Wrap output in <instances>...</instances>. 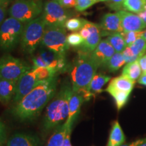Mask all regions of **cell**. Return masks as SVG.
Segmentation results:
<instances>
[{"mask_svg":"<svg viewBox=\"0 0 146 146\" xmlns=\"http://www.w3.org/2000/svg\"><path fill=\"white\" fill-rule=\"evenodd\" d=\"M146 52V40L143 37L139 38L133 44L128 45L122 52L126 64L138 60Z\"/></svg>","mask_w":146,"mask_h":146,"instance_id":"16","label":"cell"},{"mask_svg":"<svg viewBox=\"0 0 146 146\" xmlns=\"http://www.w3.org/2000/svg\"><path fill=\"white\" fill-rule=\"evenodd\" d=\"M58 2L65 8H75L76 5V0H60Z\"/></svg>","mask_w":146,"mask_h":146,"instance_id":"35","label":"cell"},{"mask_svg":"<svg viewBox=\"0 0 146 146\" xmlns=\"http://www.w3.org/2000/svg\"><path fill=\"white\" fill-rule=\"evenodd\" d=\"M106 91H107L108 94L112 96L115 100V103H116V107H117L118 110H120V109L123 108L125 106L126 104L127 103L128 100H129V96H130V93L125 92V91L115 90L112 89H106Z\"/></svg>","mask_w":146,"mask_h":146,"instance_id":"25","label":"cell"},{"mask_svg":"<svg viewBox=\"0 0 146 146\" xmlns=\"http://www.w3.org/2000/svg\"><path fill=\"white\" fill-rule=\"evenodd\" d=\"M2 146H5V145H2Z\"/></svg>","mask_w":146,"mask_h":146,"instance_id":"47","label":"cell"},{"mask_svg":"<svg viewBox=\"0 0 146 146\" xmlns=\"http://www.w3.org/2000/svg\"><path fill=\"white\" fill-rule=\"evenodd\" d=\"M56 1H60V0H56Z\"/></svg>","mask_w":146,"mask_h":146,"instance_id":"46","label":"cell"},{"mask_svg":"<svg viewBox=\"0 0 146 146\" xmlns=\"http://www.w3.org/2000/svg\"><path fill=\"white\" fill-rule=\"evenodd\" d=\"M98 3L97 0H76L75 9L78 12H83Z\"/></svg>","mask_w":146,"mask_h":146,"instance_id":"32","label":"cell"},{"mask_svg":"<svg viewBox=\"0 0 146 146\" xmlns=\"http://www.w3.org/2000/svg\"><path fill=\"white\" fill-rule=\"evenodd\" d=\"M143 31H131L128 33H122L127 45L133 44L135 41L143 36Z\"/></svg>","mask_w":146,"mask_h":146,"instance_id":"30","label":"cell"},{"mask_svg":"<svg viewBox=\"0 0 146 146\" xmlns=\"http://www.w3.org/2000/svg\"><path fill=\"white\" fill-rule=\"evenodd\" d=\"M121 17V25L123 33L142 31L146 28V25L137 14L126 10L118 11Z\"/></svg>","mask_w":146,"mask_h":146,"instance_id":"13","label":"cell"},{"mask_svg":"<svg viewBox=\"0 0 146 146\" xmlns=\"http://www.w3.org/2000/svg\"><path fill=\"white\" fill-rule=\"evenodd\" d=\"M84 20L82 18H72L69 19L66 22L65 28L70 31L76 32L77 31H80L83 27L84 24Z\"/></svg>","mask_w":146,"mask_h":146,"instance_id":"29","label":"cell"},{"mask_svg":"<svg viewBox=\"0 0 146 146\" xmlns=\"http://www.w3.org/2000/svg\"><path fill=\"white\" fill-rule=\"evenodd\" d=\"M57 76L42 82L15 104L12 114L21 120H31L36 118L56 94Z\"/></svg>","mask_w":146,"mask_h":146,"instance_id":"1","label":"cell"},{"mask_svg":"<svg viewBox=\"0 0 146 146\" xmlns=\"http://www.w3.org/2000/svg\"><path fill=\"white\" fill-rule=\"evenodd\" d=\"M83 39L79 33L74 32L67 36V43L70 46L81 47L83 43Z\"/></svg>","mask_w":146,"mask_h":146,"instance_id":"31","label":"cell"},{"mask_svg":"<svg viewBox=\"0 0 146 146\" xmlns=\"http://www.w3.org/2000/svg\"><path fill=\"white\" fill-rule=\"evenodd\" d=\"M106 40L114 49L115 52L122 53L127 47L123 34L120 33H113L108 36Z\"/></svg>","mask_w":146,"mask_h":146,"instance_id":"26","label":"cell"},{"mask_svg":"<svg viewBox=\"0 0 146 146\" xmlns=\"http://www.w3.org/2000/svg\"><path fill=\"white\" fill-rule=\"evenodd\" d=\"M11 1H12V0H0V7L7 8Z\"/></svg>","mask_w":146,"mask_h":146,"instance_id":"42","label":"cell"},{"mask_svg":"<svg viewBox=\"0 0 146 146\" xmlns=\"http://www.w3.org/2000/svg\"><path fill=\"white\" fill-rule=\"evenodd\" d=\"M141 74V69L138 60L133 62L127 63L125 66L122 72V75L133 81L138 80Z\"/></svg>","mask_w":146,"mask_h":146,"instance_id":"24","label":"cell"},{"mask_svg":"<svg viewBox=\"0 0 146 146\" xmlns=\"http://www.w3.org/2000/svg\"><path fill=\"white\" fill-rule=\"evenodd\" d=\"M32 68L23 60L5 54L0 58V78L17 83L22 76Z\"/></svg>","mask_w":146,"mask_h":146,"instance_id":"7","label":"cell"},{"mask_svg":"<svg viewBox=\"0 0 146 146\" xmlns=\"http://www.w3.org/2000/svg\"><path fill=\"white\" fill-rule=\"evenodd\" d=\"M38 55L46 64L47 68L53 71L57 75L59 73L64 72L66 70V55L60 54L43 47L40 49Z\"/></svg>","mask_w":146,"mask_h":146,"instance_id":"11","label":"cell"},{"mask_svg":"<svg viewBox=\"0 0 146 146\" xmlns=\"http://www.w3.org/2000/svg\"><path fill=\"white\" fill-rule=\"evenodd\" d=\"M84 24L89 28L90 31V34L88 37L83 41L80 50L87 53H91L102 41L101 37L102 35L101 29H100V25L87 21L86 20L84 21Z\"/></svg>","mask_w":146,"mask_h":146,"instance_id":"14","label":"cell"},{"mask_svg":"<svg viewBox=\"0 0 146 146\" xmlns=\"http://www.w3.org/2000/svg\"><path fill=\"white\" fill-rule=\"evenodd\" d=\"M110 79L111 77L109 76L103 74H96L89 85V91L93 96L102 93L104 86L110 81Z\"/></svg>","mask_w":146,"mask_h":146,"instance_id":"23","label":"cell"},{"mask_svg":"<svg viewBox=\"0 0 146 146\" xmlns=\"http://www.w3.org/2000/svg\"><path fill=\"white\" fill-rule=\"evenodd\" d=\"M116 52L106 39L102 40L95 50L91 53V56L97 64L100 66H106L107 63Z\"/></svg>","mask_w":146,"mask_h":146,"instance_id":"15","label":"cell"},{"mask_svg":"<svg viewBox=\"0 0 146 146\" xmlns=\"http://www.w3.org/2000/svg\"><path fill=\"white\" fill-rule=\"evenodd\" d=\"M41 45L42 47L58 54L66 55V53L70 48V45L67 43L66 31L65 28L47 27Z\"/></svg>","mask_w":146,"mask_h":146,"instance_id":"8","label":"cell"},{"mask_svg":"<svg viewBox=\"0 0 146 146\" xmlns=\"http://www.w3.org/2000/svg\"><path fill=\"white\" fill-rule=\"evenodd\" d=\"M7 14V8L0 7V27L5 20V16Z\"/></svg>","mask_w":146,"mask_h":146,"instance_id":"38","label":"cell"},{"mask_svg":"<svg viewBox=\"0 0 146 146\" xmlns=\"http://www.w3.org/2000/svg\"><path fill=\"white\" fill-rule=\"evenodd\" d=\"M17 83L0 78V102L6 104L14 99Z\"/></svg>","mask_w":146,"mask_h":146,"instance_id":"19","label":"cell"},{"mask_svg":"<svg viewBox=\"0 0 146 146\" xmlns=\"http://www.w3.org/2000/svg\"><path fill=\"white\" fill-rule=\"evenodd\" d=\"M144 139H139L136 141H133L131 143H128V144H124V145H122L120 146H138L140 143H141L143 142Z\"/></svg>","mask_w":146,"mask_h":146,"instance_id":"40","label":"cell"},{"mask_svg":"<svg viewBox=\"0 0 146 146\" xmlns=\"http://www.w3.org/2000/svg\"><path fill=\"white\" fill-rule=\"evenodd\" d=\"M41 0H16L8 10L10 17L26 24L41 16L43 11Z\"/></svg>","mask_w":146,"mask_h":146,"instance_id":"5","label":"cell"},{"mask_svg":"<svg viewBox=\"0 0 146 146\" xmlns=\"http://www.w3.org/2000/svg\"><path fill=\"white\" fill-rule=\"evenodd\" d=\"M126 64L122 53L116 52L110 59L106 66L110 72H116Z\"/></svg>","mask_w":146,"mask_h":146,"instance_id":"28","label":"cell"},{"mask_svg":"<svg viewBox=\"0 0 146 146\" xmlns=\"http://www.w3.org/2000/svg\"><path fill=\"white\" fill-rule=\"evenodd\" d=\"M100 27L101 29L102 35L108 36L116 33H123L119 12L105 14L102 18Z\"/></svg>","mask_w":146,"mask_h":146,"instance_id":"12","label":"cell"},{"mask_svg":"<svg viewBox=\"0 0 146 146\" xmlns=\"http://www.w3.org/2000/svg\"><path fill=\"white\" fill-rule=\"evenodd\" d=\"M135 85V82L129 79L123 75L114 78L110 82L108 89H112L115 90L131 93Z\"/></svg>","mask_w":146,"mask_h":146,"instance_id":"21","label":"cell"},{"mask_svg":"<svg viewBox=\"0 0 146 146\" xmlns=\"http://www.w3.org/2000/svg\"><path fill=\"white\" fill-rule=\"evenodd\" d=\"M145 5L146 0H125L123 9L124 10L138 14L143 10Z\"/></svg>","mask_w":146,"mask_h":146,"instance_id":"27","label":"cell"},{"mask_svg":"<svg viewBox=\"0 0 146 146\" xmlns=\"http://www.w3.org/2000/svg\"><path fill=\"white\" fill-rule=\"evenodd\" d=\"M25 24L12 17L5 18L0 27V50L10 51L21 42Z\"/></svg>","mask_w":146,"mask_h":146,"instance_id":"6","label":"cell"},{"mask_svg":"<svg viewBox=\"0 0 146 146\" xmlns=\"http://www.w3.org/2000/svg\"><path fill=\"white\" fill-rule=\"evenodd\" d=\"M7 140L8 138H7L6 127L4 123L0 119V146L4 145Z\"/></svg>","mask_w":146,"mask_h":146,"instance_id":"33","label":"cell"},{"mask_svg":"<svg viewBox=\"0 0 146 146\" xmlns=\"http://www.w3.org/2000/svg\"><path fill=\"white\" fill-rule=\"evenodd\" d=\"M70 126L72 127V125H69L65 121L62 125L56 128V131L49 139L46 146H62Z\"/></svg>","mask_w":146,"mask_h":146,"instance_id":"22","label":"cell"},{"mask_svg":"<svg viewBox=\"0 0 146 146\" xmlns=\"http://www.w3.org/2000/svg\"><path fill=\"white\" fill-rule=\"evenodd\" d=\"M142 37L143 38V39H145L146 40V28L145 29V30L143 31V36Z\"/></svg>","mask_w":146,"mask_h":146,"instance_id":"44","label":"cell"},{"mask_svg":"<svg viewBox=\"0 0 146 146\" xmlns=\"http://www.w3.org/2000/svg\"><path fill=\"white\" fill-rule=\"evenodd\" d=\"M138 146H146V138L144 139L143 142L141 143H140Z\"/></svg>","mask_w":146,"mask_h":146,"instance_id":"43","label":"cell"},{"mask_svg":"<svg viewBox=\"0 0 146 146\" xmlns=\"http://www.w3.org/2000/svg\"><path fill=\"white\" fill-rule=\"evenodd\" d=\"M139 63L140 67H141V71L143 73H146V54L143 55L138 60Z\"/></svg>","mask_w":146,"mask_h":146,"instance_id":"37","label":"cell"},{"mask_svg":"<svg viewBox=\"0 0 146 146\" xmlns=\"http://www.w3.org/2000/svg\"><path fill=\"white\" fill-rule=\"evenodd\" d=\"M84 102H85V100L81 94L75 91H72L69 100V114L68 118L66 120V122H67L69 125H73L74 120L78 114L80 108Z\"/></svg>","mask_w":146,"mask_h":146,"instance_id":"18","label":"cell"},{"mask_svg":"<svg viewBox=\"0 0 146 146\" xmlns=\"http://www.w3.org/2000/svg\"><path fill=\"white\" fill-rule=\"evenodd\" d=\"M138 15L140 18H141L142 20H143L144 23L146 25V5H145V8H144V9H143V10L141 12H140L139 14H138Z\"/></svg>","mask_w":146,"mask_h":146,"instance_id":"41","label":"cell"},{"mask_svg":"<svg viewBox=\"0 0 146 146\" xmlns=\"http://www.w3.org/2000/svg\"><path fill=\"white\" fill-rule=\"evenodd\" d=\"M125 136L119 122L115 120L111 129L107 146H120L125 143Z\"/></svg>","mask_w":146,"mask_h":146,"instance_id":"20","label":"cell"},{"mask_svg":"<svg viewBox=\"0 0 146 146\" xmlns=\"http://www.w3.org/2000/svg\"><path fill=\"white\" fill-rule=\"evenodd\" d=\"M46 27L41 16L25 24L20 42L24 52L32 54L36 50L41 44Z\"/></svg>","mask_w":146,"mask_h":146,"instance_id":"4","label":"cell"},{"mask_svg":"<svg viewBox=\"0 0 146 146\" xmlns=\"http://www.w3.org/2000/svg\"><path fill=\"white\" fill-rule=\"evenodd\" d=\"M72 91V86L69 84L64 85L47 106L44 118V127L47 131L58 127L67 120L69 114V100Z\"/></svg>","mask_w":146,"mask_h":146,"instance_id":"3","label":"cell"},{"mask_svg":"<svg viewBox=\"0 0 146 146\" xmlns=\"http://www.w3.org/2000/svg\"><path fill=\"white\" fill-rule=\"evenodd\" d=\"M41 83L42 81H40L33 67L31 70L25 73L17 82L16 94L14 98V104L19 102L24 97Z\"/></svg>","mask_w":146,"mask_h":146,"instance_id":"10","label":"cell"},{"mask_svg":"<svg viewBox=\"0 0 146 146\" xmlns=\"http://www.w3.org/2000/svg\"><path fill=\"white\" fill-rule=\"evenodd\" d=\"M98 2H100V1H108V0H97Z\"/></svg>","mask_w":146,"mask_h":146,"instance_id":"45","label":"cell"},{"mask_svg":"<svg viewBox=\"0 0 146 146\" xmlns=\"http://www.w3.org/2000/svg\"><path fill=\"white\" fill-rule=\"evenodd\" d=\"M71 132H72V126H70L68 128V131L67 132L66 135V137L64 139V141L62 146H72L70 142Z\"/></svg>","mask_w":146,"mask_h":146,"instance_id":"36","label":"cell"},{"mask_svg":"<svg viewBox=\"0 0 146 146\" xmlns=\"http://www.w3.org/2000/svg\"><path fill=\"white\" fill-rule=\"evenodd\" d=\"M138 83L146 86V73H143L138 79Z\"/></svg>","mask_w":146,"mask_h":146,"instance_id":"39","label":"cell"},{"mask_svg":"<svg viewBox=\"0 0 146 146\" xmlns=\"http://www.w3.org/2000/svg\"><path fill=\"white\" fill-rule=\"evenodd\" d=\"M98 68L99 66L91 57V53L79 50L70 68V78L72 91L81 94L85 102L93 96L89 85Z\"/></svg>","mask_w":146,"mask_h":146,"instance_id":"2","label":"cell"},{"mask_svg":"<svg viewBox=\"0 0 146 146\" xmlns=\"http://www.w3.org/2000/svg\"><path fill=\"white\" fill-rule=\"evenodd\" d=\"M125 0H108V6L114 10H124L123 2Z\"/></svg>","mask_w":146,"mask_h":146,"instance_id":"34","label":"cell"},{"mask_svg":"<svg viewBox=\"0 0 146 146\" xmlns=\"http://www.w3.org/2000/svg\"><path fill=\"white\" fill-rule=\"evenodd\" d=\"M5 146H40V141L37 137L18 133L8 139Z\"/></svg>","mask_w":146,"mask_h":146,"instance_id":"17","label":"cell"},{"mask_svg":"<svg viewBox=\"0 0 146 146\" xmlns=\"http://www.w3.org/2000/svg\"><path fill=\"white\" fill-rule=\"evenodd\" d=\"M68 12L56 0H48L43 6V18L47 27L65 28V23L69 19Z\"/></svg>","mask_w":146,"mask_h":146,"instance_id":"9","label":"cell"}]
</instances>
